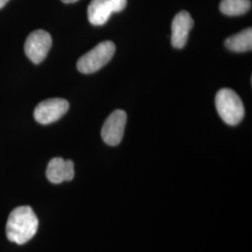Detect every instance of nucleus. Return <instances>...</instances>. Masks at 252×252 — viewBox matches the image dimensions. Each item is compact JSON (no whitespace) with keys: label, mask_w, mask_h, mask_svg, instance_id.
Segmentation results:
<instances>
[{"label":"nucleus","mask_w":252,"mask_h":252,"mask_svg":"<svg viewBox=\"0 0 252 252\" xmlns=\"http://www.w3.org/2000/svg\"><path fill=\"white\" fill-rule=\"evenodd\" d=\"M38 220L28 206L16 207L9 214L6 234L10 242L23 245L31 240L37 232Z\"/></svg>","instance_id":"f257e3e1"},{"label":"nucleus","mask_w":252,"mask_h":252,"mask_svg":"<svg viewBox=\"0 0 252 252\" xmlns=\"http://www.w3.org/2000/svg\"><path fill=\"white\" fill-rule=\"evenodd\" d=\"M215 103L219 115L227 125L236 126L243 120L245 109L242 100L232 89L219 91Z\"/></svg>","instance_id":"f03ea898"},{"label":"nucleus","mask_w":252,"mask_h":252,"mask_svg":"<svg viewBox=\"0 0 252 252\" xmlns=\"http://www.w3.org/2000/svg\"><path fill=\"white\" fill-rule=\"evenodd\" d=\"M116 47L112 41L106 40L83 54L77 62V68L83 74L96 72L111 60Z\"/></svg>","instance_id":"7ed1b4c3"},{"label":"nucleus","mask_w":252,"mask_h":252,"mask_svg":"<svg viewBox=\"0 0 252 252\" xmlns=\"http://www.w3.org/2000/svg\"><path fill=\"white\" fill-rule=\"evenodd\" d=\"M53 44L51 35L44 30H36L29 34L25 43V53L33 63H41Z\"/></svg>","instance_id":"20e7f679"},{"label":"nucleus","mask_w":252,"mask_h":252,"mask_svg":"<svg viewBox=\"0 0 252 252\" xmlns=\"http://www.w3.org/2000/svg\"><path fill=\"white\" fill-rule=\"evenodd\" d=\"M127 5V0H92L88 7V19L94 26H103L114 12H120Z\"/></svg>","instance_id":"39448f33"},{"label":"nucleus","mask_w":252,"mask_h":252,"mask_svg":"<svg viewBox=\"0 0 252 252\" xmlns=\"http://www.w3.org/2000/svg\"><path fill=\"white\" fill-rule=\"evenodd\" d=\"M68 108V102L63 98L44 100L35 108L34 118L40 125H50L63 117Z\"/></svg>","instance_id":"423d86ee"},{"label":"nucleus","mask_w":252,"mask_h":252,"mask_svg":"<svg viewBox=\"0 0 252 252\" xmlns=\"http://www.w3.org/2000/svg\"><path fill=\"white\" fill-rule=\"evenodd\" d=\"M126 121L127 114L122 109L113 111L107 118L101 131V135L105 143L109 146H117L121 143L125 133Z\"/></svg>","instance_id":"0eeeda50"},{"label":"nucleus","mask_w":252,"mask_h":252,"mask_svg":"<svg viewBox=\"0 0 252 252\" xmlns=\"http://www.w3.org/2000/svg\"><path fill=\"white\" fill-rule=\"evenodd\" d=\"M193 27V20L186 10L180 11L172 22V45L182 49L186 45L190 29Z\"/></svg>","instance_id":"6e6552de"},{"label":"nucleus","mask_w":252,"mask_h":252,"mask_svg":"<svg viewBox=\"0 0 252 252\" xmlns=\"http://www.w3.org/2000/svg\"><path fill=\"white\" fill-rule=\"evenodd\" d=\"M75 170L72 161H65L59 157L50 161L46 171L47 179L54 184H59L63 181H70L73 180Z\"/></svg>","instance_id":"1a4fd4ad"},{"label":"nucleus","mask_w":252,"mask_h":252,"mask_svg":"<svg viewBox=\"0 0 252 252\" xmlns=\"http://www.w3.org/2000/svg\"><path fill=\"white\" fill-rule=\"evenodd\" d=\"M225 46L229 50L235 53H244L252 51V28H247L240 33L228 37L225 40Z\"/></svg>","instance_id":"9d476101"},{"label":"nucleus","mask_w":252,"mask_h":252,"mask_svg":"<svg viewBox=\"0 0 252 252\" xmlns=\"http://www.w3.org/2000/svg\"><path fill=\"white\" fill-rule=\"evenodd\" d=\"M252 8L251 0H221L220 9L228 16H238L247 13Z\"/></svg>","instance_id":"9b49d317"},{"label":"nucleus","mask_w":252,"mask_h":252,"mask_svg":"<svg viewBox=\"0 0 252 252\" xmlns=\"http://www.w3.org/2000/svg\"><path fill=\"white\" fill-rule=\"evenodd\" d=\"M9 0H0V9H2L7 3H8Z\"/></svg>","instance_id":"f8f14e48"},{"label":"nucleus","mask_w":252,"mask_h":252,"mask_svg":"<svg viewBox=\"0 0 252 252\" xmlns=\"http://www.w3.org/2000/svg\"><path fill=\"white\" fill-rule=\"evenodd\" d=\"M78 0H62V2L65 3V4H69V3H74V2H77Z\"/></svg>","instance_id":"ddd939ff"}]
</instances>
